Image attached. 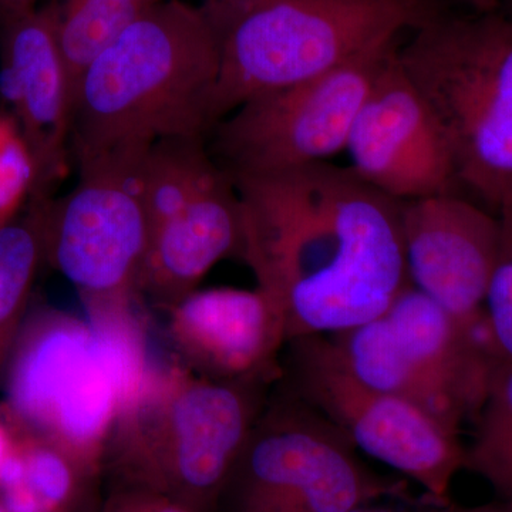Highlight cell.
Listing matches in <instances>:
<instances>
[{
    "label": "cell",
    "mask_w": 512,
    "mask_h": 512,
    "mask_svg": "<svg viewBox=\"0 0 512 512\" xmlns=\"http://www.w3.org/2000/svg\"><path fill=\"white\" fill-rule=\"evenodd\" d=\"M275 384L335 424L357 451L420 485L427 501L451 503V484L466 464L460 431L360 383L339 362L328 336L289 340Z\"/></svg>",
    "instance_id": "ba28073f"
},
{
    "label": "cell",
    "mask_w": 512,
    "mask_h": 512,
    "mask_svg": "<svg viewBox=\"0 0 512 512\" xmlns=\"http://www.w3.org/2000/svg\"><path fill=\"white\" fill-rule=\"evenodd\" d=\"M232 181L241 259L281 318L286 343L379 318L410 284L402 202L352 168L325 161Z\"/></svg>",
    "instance_id": "6da1fadb"
},
{
    "label": "cell",
    "mask_w": 512,
    "mask_h": 512,
    "mask_svg": "<svg viewBox=\"0 0 512 512\" xmlns=\"http://www.w3.org/2000/svg\"><path fill=\"white\" fill-rule=\"evenodd\" d=\"M16 430L25 470L18 483L0 490V507L5 512L72 511L84 484L96 474L55 444L19 427Z\"/></svg>",
    "instance_id": "ffe728a7"
},
{
    "label": "cell",
    "mask_w": 512,
    "mask_h": 512,
    "mask_svg": "<svg viewBox=\"0 0 512 512\" xmlns=\"http://www.w3.org/2000/svg\"><path fill=\"white\" fill-rule=\"evenodd\" d=\"M45 264L43 198L0 227V387L30 313L37 274Z\"/></svg>",
    "instance_id": "ac0fdd59"
},
{
    "label": "cell",
    "mask_w": 512,
    "mask_h": 512,
    "mask_svg": "<svg viewBox=\"0 0 512 512\" xmlns=\"http://www.w3.org/2000/svg\"><path fill=\"white\" fill-rule=\"evenodd\" d=\"M501 241L485 296V316L501 359L512 362V208L498 215Z\"/></svg>",
    "instance_id": "cb8c5ba5"
},
{
    "label": "cell",
    "mask_w": 512,
    "mask_h": 512,
    "mask_svg": "<svg viewBox=\"0 0 512 512\" xmlns=\"http://www.w3.org/2000/svg\"><path fill=\"white\" fill-rule=\"evenodd\" d=\"M349 512H412V511H404V510H394V508L389 507H380V505L373 504H365L360 505V507L353 508Z\"/></svg>",
    "instance_id": "f546056e"
},
{
    "label": "cell",
    "mask_w": 512,
    "mask_h": 512,
    "mask_svg": "<svg viewBox=\"0 0 512 512\" xmlns=\"http://www.w3.org/2000/svg\"><path fill=\"white\" fill-rule=\"evenodd\" d=\"M103 512H191L163 495L136 488H114Z\"/></svg>",
    "instance_id": "d4e9b609"
},
{
    "label": "cell",
    "mask_w": 512,
    "mask_h": 512,
    "mask_svg": "<svg viewBox=\"0 0 512 512\" xmlns=\"http://www.w3.org/2000/svg\"><path fill=\"white\" fill-rule=\"evenodd\" d=\"M400 39L306 82L251 97L211 128L212 160L232 180L325 163L346 150L360 107Z\"/></svg>",
    "instance_id": "9c48e42d"
},
{
    "label": "cell",
    "mask_w": 512,
    "mask_h": 512,
    "mask_svg": "<svg viewBox=\"0 0 512 512\" xmlns=\"http://www.w3.org/2000/svg\"><path fill=\"white\" fill-rule=\"evenodd\" d=\"M399 47L387 57L357 113L346 144L350 168L400 202L461 194L446 140L404 72Z\"/></svg>",
    "instance_id": "8fae6325"
},
{
    "label": "cell",
    "mask_w": 512,
    "mask_h": 512,
    "mask_svg": "<svg viewBox=\"0 0 512 512\" xmlns=\"http://www.w3.org/2000/svg\"><path fill=\"white\" fill-rule=\"evenodd\" d=\"M274 384L211 380L177 360L156 366L120 407L101 471L114 478V488L151 491L191 512H215Z\"/></svg>",
    "instance_id": "3957f363"
},
{
    "label": "cell",
    "mask_w": 512,
    "mask_h": 512,
    "mask_svg": "<svg viewBox=\"0 0 512 512\" xmlns=\"http://www.w3.org/2000/svg\"><path fill=\"white\" fill-rule=\"evenodd\" d=\"M137 171L96 161L79 167L69 194L43 198L45 264L79 291L84 306L136 302L151 239Z\"/></svg>",
    "instance_id": "30bf717a"
},
{
    "label": "cell",
    "mask_w": 512,
    "mask_h": 512,
    "mask_svg": "<svg viewBox=\"0 0 512 512\" xmlns=\"http://www.w3.org/2000/svg\"><path fill=\"white\" fill-rule=\"evenodd\" d=\"M406 494L404 481L367 467L335 424L274 384L215 512H349Z\"/></svg>",
    "instance_id": "8992f818"
},
{
    "label": "cell",
    "mask_w": 512,
    "mask_h": 512,
    "mask_svg": "<svg viewBox=\"0 0 512 512\" xmlns=\"http://www.w3.org/2000/svg\"><path fill=\"white\" fill-rule=\"evenodd\" d=\"M399 60L446 140L461 194L497 217L512 208V20L444 10L400 43Z\"/></svg>",
    "instance_id": "277c9868"
},
{
    "label": "cell",
    "mask_w": 512,
    "mask_h": 512,
    "mask_svg": "<svg viewBox=\"0 0 512 512\" xmlns=\"http://www.w3.org/2000/svg\"><path fill=\"white\" fill-rule=\"evenodd\" d=\"M59 8L0 22V96L18 120L36 168L32 197H50L66 160L72 90L57 36Z\"/></svg>",
    "instance_id": "4fadbf2b"
},
{
    "label": "cell",
    "mask_w": 512,
    "mask_h": 512,
    "mask_svg": "<svg viewBox=\"0 0 512 512\" xmlns=\"http://www.w3.org/2000/svg\"><path fill=\"white\" fill-rule=\"evenodd\" d=\"M221 173L207 137H170L153 144L138 167L151 235L177 217Z\"/></svg>",
    "instance_id": "d6986e66"
},
{
    "label": "cell",
    "mask_w": 512,
    "mask_h": 512,
    "mask_svg": "<svg viewBox=\"0 0 512 512\" xmlns=\"http://www.w3.org/2000/svg\"><path fill=\"white\" fill-rule=\"evenodd\" d=\"M505 18L512 20V0H498V10Z\"/></svg>",
    "instance_id": "4dcf8cb0"
},
{
    "label": "cell",
    "mask_w": 512,
    "mask_h": 512,
    "mask_svg": "<svg viewBox=\"0 0 512 512\" xmlns=\"http://www.w3.org/2000/svg\"><path fill=\"white\" fill-rule=\"evenodd\" d=\"M410 284L466 323L485 318L501 241L497 215L463 194L402 202Z\"/></svg>",
    "instance_id": "7c38bea8"
},
{
    "label": "cell",
    "mask_w": 512,
    "mask_h": 512,
    "mask_svg": "<svg viewBox=\"0 0 512 512\" xmlns=\"http://www.w3.org/2000/svg\"><path fill=\"white\" fill-rule=\"evenodd\" d=\"M3 387V410L20 430L101 473L104 444L126 383L87 320L59 309L30 312Z\"/></svg>",
    "instance_id": "52a82bcc"
},
{
    "label": "cell",
    "mask_w": 512,
    "mask_h": 512,
    "mask_svg": "<svg viewBox=\"0 0 512 512\" xmlns=\"http://www.w3.org/2000/svg\"><path fill=\"white\" fill-rule=\"evenodd\" d=\"M444 10L441 0H262L222 39L211 128L251 97L338 69Z\"/></svg>",
    "instance_id": "5b68a950"
},
{
    "label": "cell",
    "mask_w": 512,
    "mask_h": 512,
    "mask_svg": "<svg viewBox=\"0 0 512 512\" xmlns=\"http://www.w3.org/2000/svg\"><path fill=\"white\" fill-rule=\"evenodd\" d=\"M241 202L234 181L220 175L177 217L151 235L138 295L170 311L197 291L204 276L228 256H242Z\"/></svg>",
    "instance_id": "9a60e30c"
},
{
    "label": "cell",
    "mask_w": 512,
    "mask_h": 512,
    "mask_svg": "<svg viewBox=\"0 0 512 512\" xmlns=\"http://www.w3.org/2000/svg\"><path fill=\"white\" fill-rule=\"evenodd\" d=\"M342 366L360 383L420 407L460 431L463 413L434 382L384 316L328 336Z\"/></svg>",
    "instance_id": "e0dca14e"
},
{
    "label": "cell",
    "mask_w": 512,
    "mask_h": 512,
    "mask_svg": "<svg viewBox=\"0 0 512 512\" xmlns=\"http://www.w3.org/2000/svg\"><path fill=\"white\" fill-rule=\"evenodd\" d=\"M461 2L473 8L474 12L490 13L498 10V0H461Z\"/></svg>",
    "instance_id": "f1b7e54d"
},
{
    "label": "cell",
    "mask_w": 512,
    "mask_h": 512,
    "mask_svg": "<svg viewBox=\"0 0 512 512\" xmlns=\"http://www.w3.org/2000/svg\"><path fill=\"white\" fill-rule=\"evenodd\" d=\"M168 313L177 362L220 382L278 380L284 325L259 289L194 291Z\"/></svg>",
    "instance_id": "5bb4252c"
},
{
    "label": "cell",
    "mask_w": 512,
    "mask_h": 512,
    "mask_svg": "<svg viewBox=\"0 0 512 512\" xmlns=\"http://www.w3.org/2000/svg\"><path fill=\"white\" fill-rule=\"evenodd\" d=\"M261 2L262 0H205L202 9L224 39L228 30Z\"/></svg>",
    "instance_id": "484cf974"
},
{
    "label": "cell",
    "mask_w": 512,
    "mask_h": 512,
    "mask_svg": "<svg viewBox=\"0 0 512 512\" xmlns=\"http://www.w3.org/2000/svg\"><path fill=\"white\" fill-rule=\"evenodd\" d=\"M222 35L202 8L161 0L90 63L74 94L77 167L137 168L170 137H208Z\"/></svg>",
    "instance_id": "7a4b0ae2"
},
{
    "label": "cell",
    "mask_w": 512,
    "mask_h": 512,
    "mask_svg": "<svg viewBox=\"0 0 512 512\" xmlns=\"http://www.w3.org/2000/svg\"><path fill=\"white\" fill-rule=\"evenodd\" d=\"M18 443V431L3 407H0V467Z\"/></svg>",
    "instance_id": "4316f807"
},
{
    "label": "cell",
    "mask_w": 512,
    "mask_h": 512,
    "mask_svg": "<svg viewBox=\"0 0 512 512\" xmlns=\"http://www.w3.org/2000/svg\"><path fill=\"white\" fill-rule=\"evenodd\" d=\"M384 316L464 419L476 420L495 363L501 359L487 316L476 323L463 322L412 284L396 296Z\"/></svg>",
    "instance_id": "2e32d148"
},
{
    "label": "cell",
    "mask_w": 512,
    "mask_h": 512,
    "mask_svg": "<svg viewBox=\"0 0 512 512\" xmlns=\"http://www.w3.org/2000/svg\"><path fill=\"white\" fill-rule=\"evenodd\" d=\"M466 447L464 470L487 481L498 498L512 500V362L495 363L487 396Z\"/></svg>",
    "instance_id": "7402d4cb"
},
{
    "label": "cell",
    "mask_w": 512,
    "mask_h": 512,
    "mask_svg": "<svg viewBox=\"0 0 512 512\" xmlns=\"http://www.w3.org/2000/svg\"><path fill=\"white\" fill-rule=\"evenodd\" d=\"M35 184V161L18 120L13 114L0 113V227L22 212Z\"/></svg>",
    "instance_id": "603a6c76"
},
{
    "label": "cell",
    "mask_w": 512,
    "mask_h": 512,
    "mask_svg": "<svg viewBox=\"0 0 512 512\" xmlns=\"http://www.w3.org/2000/svg\"><path fill=\"white\" fill-rule=\"evenodd\" d=\"M161 0H66L57 36L69 74L72 100L90 63ZM73 109V107H72Z\"/></svg>",
    "instance_id": "44dd1931"
},
{
    "label": "cell",
    "mask_w": 512,
    "mask_h": 512,
    "mask_svg": "<svg viewBox=\"0 0 512 512\" xmlns=\"http://www.w3.org/2000/svg\"><path fill=\"white\" fill-rule=\"evenodd\" d=\"M39 0H0V22L36 9Z\"/></svg>",
    "instance_id": "83f0119b"
}]
</instances>
